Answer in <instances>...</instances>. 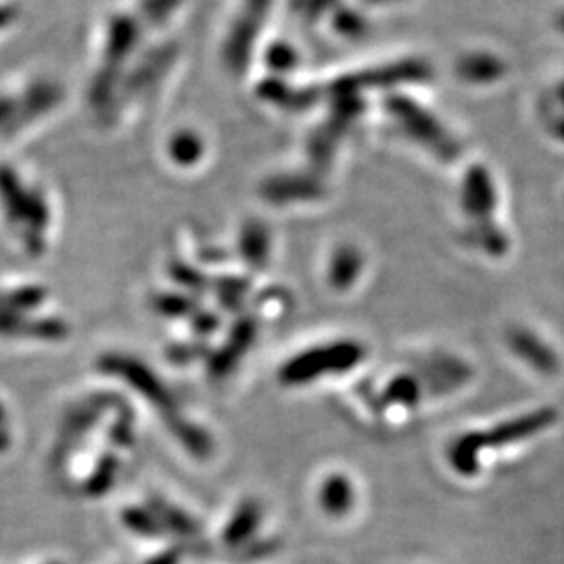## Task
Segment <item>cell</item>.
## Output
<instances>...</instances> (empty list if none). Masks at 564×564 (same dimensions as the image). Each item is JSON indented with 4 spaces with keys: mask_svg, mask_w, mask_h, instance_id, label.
Returning <instances> with one entry per match:
<instances>
[{
    "mask_svg": "<svg viewBox=\"0 0 564 564\" xmlns=\"http://www.w3.org/2000/svg\"><path fill=\"white\" fill-rule=\"evenodd\" d=\"M498 69H500V63L489 57H473L464 61L463 65V74L468 80H491L500 74Z\"/></svg>",
    "mask_w": 564,
    "mask_h": 564,
    "instance_id": "cell-1",
    "label": "cell"
}]
</instances>
